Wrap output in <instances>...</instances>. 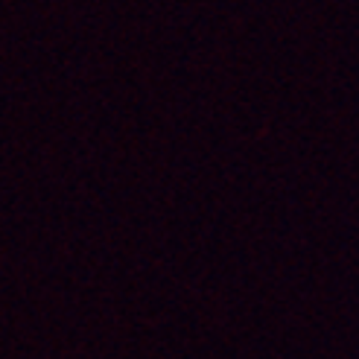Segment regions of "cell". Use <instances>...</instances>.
Returning <instances> with one entry per match:
<instances>
[]
</instances>
